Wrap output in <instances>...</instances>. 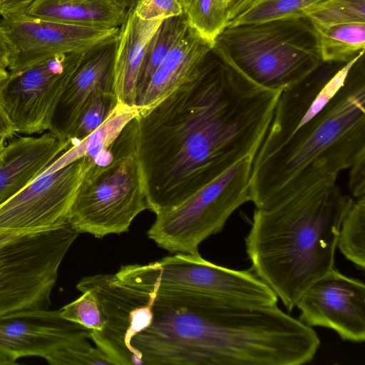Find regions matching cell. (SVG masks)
Listing matches in <instances>:
<instances>
[{
    "label": "cell",
    "instance_id": "cell-1",
    "mask_svg": "<svg viewBox=\"0 0 365 365\" xmlns=\"http://www.w3.org/2000/svg\"><path fill=\"white\" fill-rule=\"evenodd\" d=\"M281 92L249 81L211 51L187 81L139 108L136 153L148 210H168L255 158Z\"/></svg>",
    "mask_w": 365,
    "mask_h": 365
},
{
    "label": "cell",
    "instance_id": "cell-2",
    "mask_svg": "<svg viewBox=\"0 0 365 365\" xmlns=\"http://www.w3.org/2000/svg\"><path fill=\"white\" fill-rule=\"evenodd\" d=\"M327 180L269 208H256L245 242L252 269L288 312L334 267L342 220L354 200Z\"/></svg>",
    "mask_w": 365,
    "mask_h": 365
},
{
    "label": "cell",
    "instance_id": "cell-3",
    "mask_svg": "<svg viewBox=\"0 0 365 365\" xmlns=\"http://www.w3.org/2000/svg\"><path fill=\"white\" fill-rule=\"evenodd\" d=\"M359 58L334 96L280 146L255 157L250 197L256 208L277 205L365 157V75Z\"/></svg>",
    "mask_w": 365,
    "mask_h": 365
},
{
    "label": "cell",
    "instance_id": "cell-4",
    "mask_svg": "<svg viewBox=\"0 0 365 365\" xmlns=\"http://www.w3.org/2000/svg\"><path fill=\"white\" fill-rule=\"evenodd\" d=\"M212 51L254 83L282 91L322 63L316 32L307 18L227 26Z\"/></svg>",
    "mask_w": 365,
    "mask_h": 365
},
{
    "label": "cell",
    "instance_id": "cell-5",
    "mask_svg": "<svg viewBox=\"0 0 365 365\" xmlns=\"http://www.w3.org/2000/svg\"><path fill=\"white\" fill-rule=\"evenodd\" d=\"M119 284L148 294L153 304L185 307L196 297H212L252 307L277 304L275 292L252 269L217 265L200 253H175L148 264L123 266Z\"/></svg>",
    "mask_w": 365,
    "mask_h": 365
},
{
    "label": "cell",
    "instance_id": "cell-6",
    "mask_svg": "<svg viewBox=\"0 0 365 365\" xmlns=\"http://www.w3.org/2000/svg\"><path fill=\"white\" fill-rule=\"evenodd\" d=\"M136 138L135 117L112 145V158L86 173L67 220L79 234L102 238L125 232L133 220L148 210Z\"/></svg>",
    "mask_w": 365,
    "mask_h": 365
},
{
    "label": "cell",
    "instance_id": "cell-7",
    "mask_svg": "<svg viewBox=\"0 0 365 365\" xmlns=\"http://www.w3.org/2000/svg\"><path fill=\"white\" fill-rule=\"evenodd\" d=\"M78 235L68 222L46 230L0 233V315L49 308L60 265Z\"/></svg>",
    "mask_w": 365,
    "mask_h": 365
},
{
    "label": "cell",
    "instance_id": "cell-8",
    "mask_svg": "<svg viewBox=\"0 0 365 365\" xmlns=\"http://www.w3.org/2000/svg\"><path fill=\"white\" fill-rule=\"evenodd\" d=\"M254 158H245L176 206L156 215L147 235L170 253H199V245L221 232L230 215L250 201Z\"/></svg>",
    "mask_w": 365,
    "mask_h": 365
},
{
    "label": "cell",
    "instance_id": "cell-9",
    "mask_svg": "<svg viewBox=\"0 0 365 365\" xmlns=\"http://www.w3.org/2000/svg\"><path fill=\"white\" fill-rule=\"evenodd\" d=\"M85 155L81 143L71 145L38 178L0 205V233L46 230L67 223L86 173L105 160Z\"/></svg>",
    "mask_w": 365,
    "mask_h": 365
},
{
    "label": "cell",
    "instance_id": "cell-10",
    "mask_svg": "<svg viewBox=\"0 0 365 365\" xmlns=\"http://www.w3.org/2000/svg\"><path fill=\"white\" fill-rule=\"evenodd\" d=\"M91 330L68 321L58 310L28 309L0 315V365L38 356L52 365H78Z\"/></svg>",
    "mask_w": 365,
    "mask_h": 365
},
{
    "label": "cell",
    "instance_id": "cell-11",
    "mask_svg": "<svg viewBox=\"0 0 365 365\" xmlns=\"http://www.w3.org/2000/svg\"><path fill=\"white\" fill-rule=\"evenodd\" d=\"M84 52L56 54L8 73L0 84V103L16 133L31 135L48 130L60 98Z\"/></svg>",
    "mask_w": 365,
    "mask_h": 365
},
{
    "label": "cell",
    "instance_id": "cell-12",
    "mask_svg": "<svg viewBox=\"0 0 365 365\" xmlns=\"http://www.w3.org/2000/svg\"><path fill=\"white\" fill-rule=\"evenodd\" d=\"M76 288L81 292H91L105 314L106 324L103 329L91 331L90 339L95 346L110 359L113 365H141L131 340L152 322V299L118 284L111 274L83 277Z\"/></svg>",
    "mask_w": 365,
    "mask_h": 365
},
{
    "label": "cell",
    "instance_id": "cell-13",
    "mask_svg": "<svg viewBox=\"0 0 365 365\" xmlns=\"http://www.w3.org/2000/svg\"><path fill=\"white\" fill-rule=\"evenodd\" d=\"M0 26L11 46L9 71L56 54L86 51L117 36L120 29L64 24L26 14L2 19Z\"/></svg>",
    "mask_w": 365,
    "mask_h": 365
},
{
    "label": "cell",
    "instance_id": "cell-14",
    "mask_svg": "<svg viewBox=\"0 0 365 365\" xmlns=\"http://www.w3.org/2000/svg\"><path fill=\"white\" fill-rule=\"evenodd\" d=\"M296 307L305 324L336 331L344 341L365 340V284L333 267L312 283Z\"/></svg>",
    "mask_w": 365,
    "mask_h": 365
},
{
    "label": "cell",
    "instance_id": "cell-15",
    "mask_svg": "<svg viewBox=\"0 0 365 365\" xmlns=\"http://www.w3.org/2000/svg\"><path fill=\"white\" fill-rule=\"evenodd\" d=\"M361 54L346 63H323L317 69L282 91L265 138L255 157H262L286 142L334 96Z\"/></svg>",
    "mask_w": 365,
    "mask_h": 365
},
{
    "label": "cell",
    "instance_id": "cell-16",
    "mask_svg": "<svg viewBox=\"0 0 365 365\" xmlns=\"http://www.w3.org/2000/svg\"><path fill=\"white\" fill-rule=\"evenodd\" d=\"M118 36L84 52L53 115L48 132L66 141L84 106L95 97L115 93Z\"/></svg>",
    "mask_w": 365,
    "mask_h": 365
},
{
    "label": "cell",
    "instance_id": "cell-17",
    "mask_svg": "<svg viewBox=\"0 0 365 365\" xmlns=\"http://www.w3.org/2000/svg\"><path fill=\"white\" fill-rule=\"evenodd\" d=\"M70 145L50 132L13 138L0 155V205L38 178Z\"/></svg>",
    "mask_w": 365,
    "mask_h": 365
},
{
    "label": "cell",
    "instance_id": "cell-18",
    "mask_svg": "<svg viewBox=\"0 0 365 365\" xmlns=\"http://www.w3.org/2000/svg\"><path fill=\"white\" fill-rule=\"evenodd\" d=\"M212 49V46L188 24L185 34L154 73L135 106L145 108L162 100L193 75Z\"/></svg>",
    "mask_w": 365,
    "mask_h": 365
},
{
    "label": "cell",
    "instance_id": "cell-19",
    "mask_svg": "<svg viewBox=\"0 0 365 365\" xmlns=\"http://www.w3.org/2000/svg\"><path fill=\"white\" fill-rule=\"evenodd\" d=\"M162 21L143 20L131 12L120 27L114 72V91L118 103L135 106L145 48Z\"/></svg>",
    "mask_w": 365,
    "mask_h": 365
},
{
    "label": "cell",
    "instance_id": "cell-20",
    "mask_svg": "<svg viewBox=\"0 0 365 365\" xmlns=\"http://www.w3.org/2000/svg\"><path fill=\"white\" fill-rule=\"evenodd\" d=\"M26 14L64 24L119 28L126 11L112 0H36Z\"/></svg>",
    "mask_w": 365,
    "mask_h": 365
},
{
    "label": "cell",
    "instance_id": "cell-21",
    "mask_svg": "<svg viewBox=\"0 0 365 365\" xmlns=\"http://www.w3.org/2000/svg\"><path fill=\"white\" fill-rule=\"evenodd\" d=\"M312 25L316 32L317 46L323 63H346L364 54L365 22L325 27Z\"/></svg>",
    "mask_w": 365,
    "mask_h": 365
},
{
    "label": "cell",
    "instance_id": "cell-22",
    "mask_svg": "<svg viewBox=\"0 0 365 365\" xmlns=\"http://www.w3.org/2000/svg\"><path fill=\"white\" fill-rule=\"evenodd\" d=\"M187 26V19L184 12L179 16L163 20L145 48L137 84V101L155 71L185 34Z\"/></svg>",
    "mask_w": 365,
    "mask_h": 365
},
{
    "label": "cell",
    "instance_id": "cell-23",
    "mask_svg": "<svg viewBox=\"0 0 365 365\" xmlns=\"http://www.w3.org/2000/svg\"><path fill=\"white\" fill-rule=\"evenodd\" d=\"M325 1L327 0H253L228 22L227 26L306 18L309 10Z\"/></svg>",
    "mask_w": 365,
    "mask_h": 365
},
{
    "label": "cell",
    "instance_id": "cell-24",
    "mask_svg": "<svg viewBox=\"0 0 365 365\" xmlns=\"http://www.w3.org/2000/svg\"><path fill=\"white\" fill-rule=\"evenodd\" d=\"M337 247L357 267H365V197L354 200L339 229Z\"/></svg>",
    "mask_w": 365,
    "mask_h": 365
},
{
    "label": "cell",
    "instance_id": "cell-25",
    "mask_svg": "<svg viewBox=\"0 0 365 365\" xmlns=\"http://www.w3.org/2000/svg\"><path fill=\"white\" fill-rule=\"evenodd\" d=\"M183 12L189 26L212 46L229 22L227 0H192Z\"/></svg>",
    "mask_w": 365,
    "mask_h": 365
},
{
    "label": "cell",
    "instance_id": "cell-26",
    "mask_svg": "<svg viewBox=\"0 0 365 365\" xmlns=\"http://www.w3.org/2000/svg\"><path fill=\"white\" fill-rule=\"evenodd\" d=\"M118 104L115 93L99 95L83 108L66 140L76 144L88 138L108 119Z\"/></svg>",
    "mask_w": 365,
    "mask_h": 365
},
{
    "label": "cell",
    "instance_id": "cell-27",
    "mask_svg": "<svg viewBox=\"0 0 365 365\" xmlns=\"http://www.w3.org/2000/svg\"><path fill=\"white\" fill-rule=\"evenodd\" d=\"M306 18L323 27L365 22V0H327L309 10Z\"/></svg>",
    "mask_w": 365,
    "mask_h": 365
},
{
    "label": "cell",
    "instance_id": "cell-28",
    "mask_svg": "<svg viewBox=\"0 0 365 365\" xmlns=\"http://www.w3.org/2000/svg\"><path fill=\"white\" fill-rule=\"evenodd\" d=\"M64 319L78 324L91 331H101L106 324L103 308L96 297L90 291L59 309Z\"/></svg>",
    "mask_w": 365,
    "mask_h": 365
},
{
    "label": "cell",
    "instance_id": "cell-29",
    "mask_svg": "<svg viewBox=\"0 0 365 365\" xmlns=\"http://www.w3.org/2000/svg\"><path fill=\"white\" fill-rule=\"evenodd\" d=\"M133 12L143 20H164L182 14L183 9L178 0H138Z\"/></svg>",
    "mask_w": 365,
    "mask_h": 365
},
{
    "label": "cell",
    "instance_id": "cell-30",
    "mask_svg": "<svg viewBox=\"0 0 365 365\" xmlns=\"http://www.w3.org/2000/svg\"><path fill=\"white\" fill-rule=\"evenodd\" d=\"M349 187L356 199L365 197V157L356 161L349 168Z\"/></svg>",
    "mask_w": 365,
    "mask_h": 365
},
{
    "label": "cell",
    "instance_id": "cell-31",
    "mask_svg": "<svg viewBox=\"0 0 365 365\" xmlns=\"http://www.w3.org/2000/svg\"><path fill=\"white\" fill-rule=\"evenodd\" d=\"M36 0H0V15L2 19L25 14Z\"/></svg>",
    "mask_w": 365,
    "mask_h": 365
},
{
    "label": "cell",
    "instance_id": "cell-32",
    "mask_svg": "<svg viewBox=\"0 0 365 365\" xmlns=\"http://www.w3.org/2000/svg\"><path fill=\"white\" fill-rule=\"evenodd\" d=\"M11 53V46L6 35L0 26V68L6 69L9 67Z\"/></svg>",
    "mask_w": 365,
    "mask_h": 365
},
{
    "label": "cell",
    "instance_id": "cell-33",
    "mask_svg": "<svg viewBox=\"0 0 365 365\" xmlns=\"http://www.w3.org/2000/svg\"><path fill=\"white\" fill-rule=\"evenodd\" d=\"M16 134L12 123L0 103V138L12 139Z\"/></svg>",
    "mask_w": 365,
    "mask_h": 365
},
{
    "label": "cell",
    "instance_id": "cell-34",
    "mask_svg": "<svg viewBox=\"0 0 365 365\" xmlns=\"http://www.w3.org/2000/svg\"><path fill=\"white\" fill-rule=\"evenodd\" d=\"M253 0H229V21L245 9Z\"/></svg>",
    "mask_w": 365,
    "mask_h": 365
},
{
    "label": "cell",
    "instance_id": "cell-35",
    "mask_svg": "<svg viewBox=\"0 0 365 365\" xmlns=\"http://www.w3.org/2000/svg\"><path fill=\"white\" fill-rule=\"evenodd\" d=\"M116 4L124 9L128 14V0H112Z\"/></svg>",
    "mask_w": 365,
    "mask_h": 365
},
{
    "label": "cell",
    "instance_id": "cell-36",
    "mask_svg": "<svg viewBox=\"0 0 365 365\" xmlns=\"http://www.w3.org/2000/svg\"><path fill=\"white\" fill-rule=\"evenodd\" d=\"M138 0H128V14L133 12L135 4Z\"/></svg>",
    "mask_w": 365,
    "mask_h": 365
},
{
    "label": "cell",
    "instance_id": "cell-37",
    "mask_svg": "<svg viewBox=\"0 0 365 365\" xmlns=\"http://www.w3.org/2000/svg\"><path fill=\"white\" fill-rule=\"evenodd\" d=\"M8 71L6 69H3L0 68V84L6 78L8 75Z\"/></svg>",
    "mask_w": 365,
    "mask_h": 365
},
{
    "label": "cell",
    "instance_id": "cell-38",
    "mask_svg": "<svg viewBox=\"0 0 365 365\" xmlns=\"http://www.w3.org/2000/svg\"><path fill=\"white\" fill-rule=\"evenodd\" d=\"M182 6L183 11L188 6L192 0H178Z\"/></svg>",
    "mask_w": 365,
    "mask_h": 365
},
{
    "label": "cell",
    "instance_id": "cell-39",
    "mask_svg": "<svg viewBox=\"0 0 365 365\" xmlns=\"http://www.w3.org/2000/svg\"><path fill=\"white\" fill-rule=\"evenodd\" d=\"M6 140L4 139V138H0V155L2 153L4 148H5V145H6Z\"/></svg>",
    "mask_w": 365,
    "mask_h": 365
},
{
    "label": "cell",
    "instance_id": "cell-40",
    "mask_svg": "<svg viewBox=\"0 0 365 365\" xmlns=\"http://www.w3.org/2000/svg\"><path fill=\"white\" fill-rule=\"evenodd\" d=\"M229 1V0H227V1Z\"/></svg>",
    "mask_w": 365,
    "mask_h": 365
}]
</instances>
